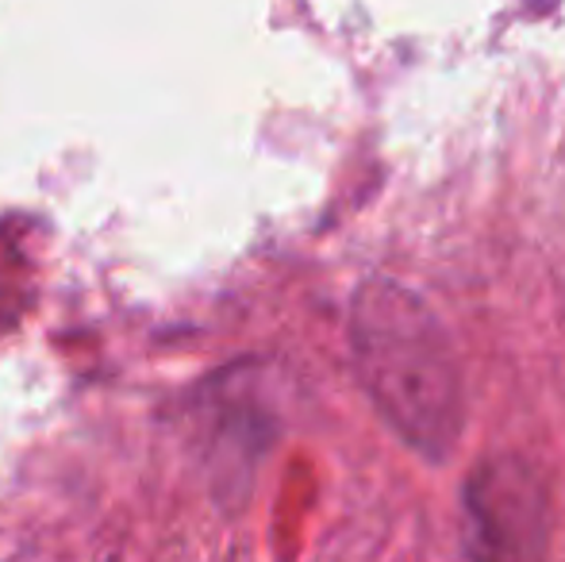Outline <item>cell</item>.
Instances as JSON below:
<instances>
[{
  "label": "cell",
  "mask_w": 565,
  "mask_h": 562,
  "mask_svg": "<svg viewBox=\"0 0 565 562\" xmlns=\"http://www.w3.org/2000/svg\"><path fill=\"white\" fill-rule=\"evenodd\" d=\"M358 378L385 424L427 463H443L466 432V382L439 316L404 285L365 282L350 312Z\"/></svg>",
  "instance_id": "cell-1"
},
{
  "label": "cell",
  "mask_w": 565,
  "mask_h": 562,
  "mask_svg": "<svg viewBox=\"0 0 565 562\" xmlns=\"http://www.w3.org/2000/svg\"><path fill=\"white\" fill-rule=\"evenodd\" d=\"M461 532L473 562H543L551 540L546 486L523 458H484L461 494Z\"/></svg>",
  "instance_id": "cell-2"
}]
</instances>
